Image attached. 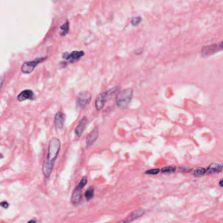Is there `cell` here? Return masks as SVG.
Instances as JSON below:
<instances>
[{
	"label": "cell",
	"mask_w": 223,
	"mask_h": 223,
	"mask_svg": "<svg viewBox=\"0 0 223 223\" xmlns=\"http://www.w3.org/2000/svg\"><path fill=\"white\" fill-rule=\"evenodd\" d=\"M60 148V142L58 139L53 138L51 139L49 143L48 154L47 158L44 162L42 170L44 176L46 178L49 177L53 170L54 162L59 153Z\"/></svg>",
	"instance_id": "cell-1"
},
{
	"label": "cell",
	"mask_w": 223,
	"mask_h": 223,
	"mask_svg": "<svg viewBox=\"0 0 223 223\" xmlns=\"http://www.w3.org/2000/svg\"><path fill=\"white\" fill-rule=\"evenodd\" d=\"M82 189V187L77 185L74 191H73L72 198H71V201H72V203L74 206H77L81 202V199H82V192H81Z\"/></svg>",
	"instance_id": "cell-8"
},
{
	"label": "cell",
	"mask_w": 223,
	"mask_h": 223,
	"mask_svg": "<svg viewBox=\"0 0 223 223\" xmlns=\"http://www.w3.org/2000/svg\"><path fill=\"white\" fill-rule=\"evenodd\" d=\"M28 223H36V222L35 221H29Z\"/></svg>",
	"instance_id": "cell-26"
},
{
	"label": "cell",
	"mask_w": 223,
	"mask_h": 223,
	"mask_svg": "<svg viewBox=\"0 0 223 223\" xmlns=\"http://www.w3.org/2000/svg\"><path fill=\"white\" fill-rule=\"evenodd\" d=\"M98 135H99L98 128V126H96L95 128H94V129L90 132V134L88 135L87 138H86V146H87L88 147L93 145L94 143L95 142L97 139H98Z\"/></svg>",
	"instance_id": "cell-10"
},
{
	"label": "cell",
	"mask_w": 223,
	"mask_h": 223,
	"mask_svg": "<svg viewBox=\"0 0 223 223\" xmlns=\"http://www.w3.org/2000/svg\"><path fill=\"white\" fill-rule=\"evenodd\" d=\"M179 171L185 172V173H188L192 170V168H188V167H179Z\"/></svg>",
	"instance_id": "cell-21"
},
{
	"label": "cell",
	"mask_w": 223,
	"mask_h": 223,
	"mask_svg": "<svg viewBox=\"0 0 223 223\" xmlns=\"http://www.w3.org/2000/svg\"><path fill=\"white\" fill-rule=\"evenodd\" d=\"M84 54L85 53H84L83 51H73L71 54H69L67 52H66L64 54H63V58L69 60L71 62H73L81 58V57L84 56Z\"/></svg>",
	"instance_id": "cell-7"
},
{
	"label": "cell",
	"mask_w": 223,
	"mask_h": 223,
	"mask_svg": "<svg viewBox=\"0 0 223 223\" xmlns=\"http://www.w3.org/2000/svg\"><path fill=\"white\" fill-rule=\"evenodd\" d=\"M94 188L91 187L87 189L85 193V196L86 198V200L88 201H90V200L93 198L94 197Z\"/></svg>",
	"instance_id": "cell-15"
},
{
	"label": "cell",
	"mask_w": 223,
	"mask_h": 223,
	"mask_svg": "<svg viewBox=\"0 0 223 223\" xmlns=\"http://www.w3.org/2000/svg\"><path fill=\"white\" fill-rule=\"evenodd\" d=\"M222 182H223V181H222V179H221V181H220V182H219V185H220V187H222Z\"/></svg>",
	"instance_id": "cell-25"
},
{
	"label": "cell",
	"mask_w": 223,
	"mask_h": 223,
	"mask_svg": "<svg viewBox=\"0 0 223 223\" xmlns=\"http://www.w3.org/2000/svg\"><path fill=\"white\" fill-rule=\"evenodd\" d=\"M65 122V115L61 112L57 113L55 116V126L58 129H62L64 127Z\"/></svg>",
	"instance_id": "cell-13"
},
{
	"label": "cell",
	"mask_w": 223,
	"mask_h": 223,
	"mask_svg": "<svg viewBox=\"0 0 223 223\" xmlns=\"http://www.w3.org/2000/svg\"><path fill=\"white\" fill-rule=\"evenodd\" d=\"M222 170V164L219 162H213L206 169V174H211L213 173H220Z\"/></svg>",
	"instance_id": "cell-11"
},
{
	"label": "cell",
	"mask_w": 223,
	"mask_h": 223,
	"mask_svg": "<svg viewBox=\"0 0 223 223\" xmlns=\"http://www.w3.org/2000/svg\"><path fill=\"white\" fill-rule=\"evenodd\" d=\"M160 172V169H151V170H147V171L145 172V174H148V175H157Z\"/></svg>",
	"instance_id": "cell-20"
},
{
	"label": "cell",
	"mask_w": 223,
	"mask_h": 223,
	"mask_svg": "<svg viewBox=\"0 0 223 223\" xmlns=\"http://www.w3.org/2000/svg\"><path fill=\"white\" fill-rule=\"evenodd\" d=\"M92 95L87 91H83L79 93L77 97V104L79 107L84 108L91 100Z\"/></svg>",
	"instance_id": "cell-6"
},
{
	"label": "cell",
	"mask_w": 223,
	"mask_h": 223,
	"mask_svg": "<svg viewBox=\"0 0 223 223\" xmlns=\"http://www.w3.org/2000/svg\"><path fill=\"white\" fill-rule=\"evenodd\" d=\"M88 123V119L86 117H84L81 121L79 123L77 128H75V133L78 137H80L82 134L84 130L86 128V126Z\"/></svg>",
	"instance_id": "cell-12"
},
{
	"label": "cell",
	"mask_w": 223,
	"mask_h": 223,
	"mask_svg": "<svg viewBox=\"0 0 223 223\" xmlns=\"http://www.w3.org/2000/svg\"><path fill=\"white\" fill-rule=\"evenodd\" d=\"M133 91L132 88H126L117 94L116 96V103L120 109L127 107L132 101Z\"/></svg>",
	"instance_id": "cell-2"
},
{
	"label": "cell",
	"mask_w": 223,
	"mask_h": 223,
	"mask_svg": "<svg viewBox=\"0 0 223 223\" xmlns=\"http://www.w3.org/2000/svg\"><path fill=\"white\" fill-rule=\"evenodd\" d=\"M33 92L30 90H26L20 92L19 95L18 96L17 99L18 101H22L26 100V99H33Z\"/></svg>",
	"instance_id": "cell-14"
},
{
	"label": "cell",
	"mask_w": 223,
	"mask_h": 223,
	"mask_svg": "<svg viewBox=\"0 0 223 223\" xmlns=\"http://www.w3.org/2000/svg\"><path fill=\"white\" fill-rule=\"evenodd\" d=\"M46 58H36L35 60H32V61L26 62L24 63L22 67H21V70L24 73H30L33 72L37 65L44 61V60H46Z\"/></svg>",
	"instance_id": "cell-5"
},
{
	"label": "cell",
	"mask_w": 223,
	"mask_h": 223,
	"mask_svg": "<svg viewBox=\"0 0 223 223\" xmlns=\"http://www.w3.org/2000/svg\"><path fill=\"white\" fill-rule=\"evenodd\" d=\"M119 90V86H115V87L109 89L108 90L104 92L99 94V95L97 96L95 101V106L96 109L98 110V111H100V110L103 109L107 99H108L109 97L113 95L114 94L116 93Z\"/></svg>",
	"instance_id": "cell-3"
},
{
	"label": "cell",
	"mask_w": 223,
	"mask_h": 223,
	"mask_svg": "<svg viewBox=\"0 0 223 223\" xmlns=\"http://www.w3.org/2000/svg\"><path fill=\"white\" fill-rule=\"evenodd\" d=\"M0 206L3 207V208L7 209L8 208V207H9V204H8L7 201H3V202L0 203Z\"/></svg>",
	"instance_id": "cell-22"
},
{
	"label": "cell",
	"mask_w": 223,
	"mask_h": 223,
	"mask_svg": "<svg viewBox=\"0 0 223 223\" xmlns=\"http://www.w3.org/2000/svg\"><path fill=\"white\" fill-rule=\"evenodd\" d=\"M115 223H128V222H126V221L125 219H124V220H121V221H118V222H115Z\"/></svg>",
	"instance_id": "cell-24"
},
{
	"label": "cell",
	"mask_w": 223,
	"mask_h": 223,
	"mask_svg": "<svg viewBox=\"0 0 223 223\" xmlns=\"http://www.w3.org/2000/svg\"><path fill=\"white\" fill-rule=\"evenodd\" d=\"M141 22V17H133L131 19V24L133 26H137Z\"/></svg>",
	"instance_id": "cell-19"
},
{
	"label": "cell",
	"mask_w": 223,
	"mask_h": 223,
	"mask_svg": "<svg viewBox=\"0 0 223 223\" xmlns=\"http://www.w3.org/2000/svg\"><path fill=\"white\" fill-rule=\"evenodd\" d=\"M69 28V22H68V21H66L64 24L61 27V30L62 31V36L65 35L68 33Z\"/></svg>",
	"instance_id": "cell-18"
},
{
	"label": "cell",
	"mask_w": 223,
	"mask_h": 223,
	"mask_svg": "<svg viewBox=\"0 0 223 223\" xmlns=\"http://www.w3.org/2000/svg\"><path fill=\"white\" fill-rule=\"evenodd\" d=\"M145 213V210L143 208L138 209L136 210L132 211L126 218L125 219L126 221L128 223H131L132 221L140 218L141 216H143Z\"/></svg>",
	"instance_id": "cell-9"
},
{
	"label": "cell",
	"mask_w": 223,
	"mask_h": 223,
	"mask_svg": "<svg viewBox=\"0 0 223 223\" xmlns=\"http://www.w3.org/2000/svg\"><path fill=\"white\" fill-rule=\"evenodd\" d=\"M176 171V167L174 166H167L164 167L163 168L160 170V172L162 173H167V174H170V173H174Z\"/></svg>",
	"instance_id": "cell-17"
},
{
	"label": "cell",
	"mask_w": 223,
	"mask_h": 223,
	"mask_svg": "<svg viewBox=\"0 0 223 223\" xmlns=\"http://www.w3.org/2000/svg\"><path fill=\"white\" fill-rule=\"evenodd\" d=\"M222 42L219 44H212L208 46L203 47L201 49V56L203 57H208L216 53L217 52L221 51L222 49Z\"/></svg>",
	"instance_id": "cell-4"
},
{
	"label": "cell",
	"mask_w": 223,
	"mask_h": 223,
	"mask_svg": "<svg viewBox=\"0 0 223 223\" xmlns=\"http://www.w3.org/2000/svg\"><path fill=\"white\" fill-rule=\"evenodd\" d=\"M3 83V76L0 77V89H1V88Z\"/></svg>",
	"instance_id": "cell-23"
},
{
	"label": "cell",
	"mask_w": 223,
	"mask_h": 223,
	"mask_svg": "<svg viewBox=\"0 0 223 223\" xmlns=\"http://www.w3.org/2000/svg\"><path fill=\"white\" fill-rule=\"evenodd\" d=\"M206 174V169L204 167H198V168L196 169L194 172V175L196 177H200L202 176V175H205Z\"/></svg>",
	"instance_id": "cell-16"
}]
</instances>
